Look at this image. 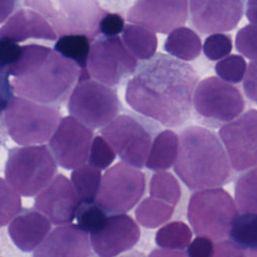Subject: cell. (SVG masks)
<instances>
[{
  "mask_svg": "<svg viewBox=\"0 0 257 257\" xmlns=\"http://www.w3.org/2000/svg\"><path fill=\"white\" fill-rule=\"evenodd\" d=\"M107 217L106 211L96 202L81 203L76 213L77 225L87 233H93L101 229Z\"/></svg>",
  "mask_w": 257,
  "mask_h": 257,
  "instance_id": "obj_33",
  "label": "cell"
},
{
  "mask_svg": "<svg viewBox=\"0 0 257 257\" xmlns=\"http://www.w3.org/2000/svg\"><path fill=\"white\" fill-rule=\"evenodd\" d=\"M149 257H188L187 253H184L181 250H173V249H154Z\"/></svg>",
  "mask_w": 257,
  "mask_h": 257,
  "instance_id": "obj_44",
  "label": "cell"
},
{
  "mask_svg": "<svg viewBox=\"0 0 257 257\" xmlns=\"http://www.w3.org/2000/svg\"><path fill=\"white\" fill-rule=\"evenodd\" d=\"M100 182V170L90 164H84L71 173V183L81 203L95 202Z\"/></svg>",
  "mask_w": 257,
  "mask_h": 257,
  "instance_id": "obj_26",
  "label": "cell"
},
{
  "mask_svg": "<svg viewBox=\"0 0 257 257\" xmlns=\"http://www.w3.org/2000/svg\"><path fill=\"white\" fill-rule=\"evenodd\" d=\"M141 231L132 217L124 213L107 217L103 227L90 233V244L99 257H116L131 250L140 240Z\"/></svg>",
  "mask_w": 257,
  "mask_h": 257,
  "instance_id": "obj_18",
  "label": "cell"
},
{
  "mask_svg": "<svg viewBox=\"0 0 257 257\" xmlns=\"http://www.w3.org/2000/svg\"><path fill=\"white\" fill-rule=\"evenodd\" d=\"M160 132L156 120L131 112L117 115L100 131L118 157L138 169L146 166L153 141Z\"/></svg>",
  "mask_w": 257,
  "mask_h": 257,
  "instance_id": "obj_5",
  "label": "cell"
},
{
  "mask_svg": "<svg viewBox=\"0 0 257 257\" xmlns=\"http://www.w3.org/2000/svg\"><path fill=\"white\" fill-rule=\"evenodd\" d=\"M92 130L74 118H61L49 140V150L56 163L66 170H74L88 160L92 143Z\"/></svg>",
  "mask_w": 257,
  "mask_h": 257,
  "instance_id": "obj_14",
  "label": "cell"
},
{
  "mask_svg": "<svg viewBox=\"0 0 257 257\" xmlns=\"http://www.w3.org/2000/svg\"><path fill=\"white\" fill-rule=\"evenodd\" d=\"M41 14L56 34H83L93 38L103 15L97 0H24Z\"/></svg>",
  "mask_w": 257,
  "mask_h": 257,
  "instance_id": "obj_8",
  "label": "cell"
},
{
  "mask_svg": "<svg viewBox=\"0 0 257 257\" xmlns=\"http://www.w3.org/2000/svg\"><path fill=\"white\" fill-rule=\"evenodd\" d=\"M229 236L244 250L257 248V214H238L232 224Z\"/></svg>",
  "mask_w": 257,
  "mask_h": 257,
  "instance_id": "obj_30",
  "label": "cell"
},
{
  "mask_svg": "<svg viewBox=\"0 0 257 257\" xmlns=\"http://www.w3.org/2000/svg\"><path fill=\"white\" fill-rule=\"evenodd\" d=\"M247 65L243 56L231 54L216 63L215 71L221 79L229 83H239L245 76Z\"/></svg>",
  "mask_w": 257,
  "mask_h": 257,
  "instance_id": "obj_34",
  "label": "cell"
},
{
  "mask_svg": "<svg viewBox=\"0 0 257 257\" xmlns=\"http://www.w3.org/2000/svg\"><path fill=\"white\" fill-rule=\"evenodd\" d=\"M54 49L73 60L81 69L80 77H89L87 61L90 52V39L83 34H66L59 37Z\"/></svg>",
  "mask_w": 257,
  "mask_h": 257,
  "instance_id": "obj_25",
  "label": "cell"
},
{
  "mask_svg": "<svg viewBox=\"0 0 257 257\" xmlns=\"http://www.w3.org/2000/svg\"><path fill=\"white\" fill-rule=\"evenodd\" d=\"M90 246L88 233L78 225L69 223L50 231L32 257H88Z\"/></svg>",
  "mask_w": 257,
  "mask_h": 257,
  "instance_id": "obj_19",
  "label": "cell"
},
{
  "mask_svg": "<svg viewBox=\"0 0 257 257\" xmlns=\"http://www.w3.org/2000/svg\"><path fill=\"white\" fill-rule=\"evenodd\" d=\"M189 0H137L126 20L154 32L168 34L188 19Z\"/></svg>",
  "mask_w": 257,
  "mask_h": 257,
  "instance_id": "obj_15",
  "label": "cell"
},
{
  "mask_svg": "<svg viewBox=\"0 0 257 257\" xmlns=\"http://www.w3.org/2000/svg\"><path fill=\"white\" fill-rule=\"evenodd\" d=\"M115 91L99 81H78L68 98L67 108L71 116L91 130L108 124L120 110Z\"/></svg>",
  "mask_w": 257,
  "mask_h": 257,
  "instance_id": "obj_10",
  "label": "cell"
},
{
  "mask_svg": "<svg viewBox=\"0 0 257 257\" xmlns=\"http://www.w3.org/2000/svg\"><path fill=\"white\" fill-rule=\"evenodd\" d=\"M57 34L50 23L38 12L20 9L0 28V38L23 42L28 38L55 40Z\"/></svg>",
  "mask_w": 257,
  "mask_h": 257,
  "instance_id": "obj_21",
  "label": "cell"
},
{
  "mask_svg": "<svg viewBox=\"0 0 257 257\" xmlns=\"http://www.w3.org/2000/svg\"><path fill=\"white\" fill-rule=\"evenodd\" d=\"M124 26V19L116 13H106L99 21V31L107 37L117 36Z\"/></svg>",
  "mask_w": 257,
  "mask_h": 257,
  "instance_id": "obj_38",
  "label": "cell"
},
{
  "mask_svg": "<svg viewBox=\"0 0 257 257\" xmlns=\"http://www.w3.org/2000/svg\"><path fill=\"white\" fill-rule=\"evenodd\" d=\"M243 89L247 97L257 103V59L251 60L247 65L243 78Z\"/></svg>",
  "mask_w": 257,
  "mask_h": 257,
  "instance_id": "obj_41",
  "label": "cell"
},
{
  "mask_svg": "<svg viewBox=\"0 0 257 257\" xmlns=\"http://www.w3.org/2000/svg\"><path fill=\"white\" fill-rule=\"evenodd\" d=\"M164 49L178 59L191 61L200 55L203 46L199 35L193 29L180 26L169 33Z\"/></svg>",
  "mask_w": 257,
  "mask_h": 257,
  "instance_id": "obj_23",
  "label": "cell"
},
{
  "mask_svg": "<svg viewBox=\"0 0 257 257\" xmlns=\"http://www.w3.org/2000/svg\"><path fill=\"white\" fill-rule=\"evenodd\" d=\"M219 137L233 170L243 172L257 167V109H249L222 125Z\"/></svg>",
  "mask_w": 257,
  "mask_h": 257,
  "instance_id": "obj_13",
  "label": "cell"
},
{
  "mask_svg": "<svg viewBox=\"0 0 257 257\" xmlns=\"http://www.w3.org/2000/svg\"><path fill=\"white\" fill-rule=\"evenodd\" d=\"M178 151V135L172 130L161 131L153 141L146 167L156 172L168 170L175 165Z\"/></svg>",
  "mask_w": 257,
  "mask_h": 257,
  "instance_id": "obj_22",
  "label": "cell"
},
{
  "mask_svg": "<svg viewBox=\"0 0 257 257\" xmlns=\"http://www.w3.org/2000/svg\"><path fill=\"white\" fill-rule=\"evenodd\" d=\"M174 170L191 190L217 188L232 179L227 152L209 128L191 125L179 136V151Z\"/></svg>",
  "mask_w": 257,
  "mask_h": 257,
  "instance_id": "obj_2",
  "label": "cell"
},
{
  "mask_svg": "<svg viewBox=\"0 0 257 257\" xmlns=\"http://www.w3.org/2000/svg\"><path fill=\"white\" fill-rule=\"evenodd\" d=\"M80 67L55 49L13 77L12 87L21 97L44 104H60L70 95L80 75Z\"/></svg>",
  "mask_w": 257,
  "mask_h": 257,
  "instance_id": "obj_3",
  "label": "cell"
},
{
  "mask_svg": "<svg viewBox=\"0 0 257 257\" xmlns=\"http://www.w3.org/2000/svg\"><path fill=\"white\" fill-rule=\"evenodd\" d=\"M80 204L71 181L58 174L36 195L34 207L52 224L64 225L73 221Z\"/></svg>",
  "mask_w": 257,
  "mask_h": 257,
  "instance_id": "obj_17",
  "label": "cell"
},
{
  "mask_svg": "<svg viewBox=\"0 0 257 257\" xmlns=\"http://www.w3.org/2000/svg\"><path fill=\"white\" fill-rule=\"evenodd\" d=\"M145 189L144 173L123 161L118 162L101 177L95 202L108 213H126L139 203Z\"/></svg>",
  "mask_w": 257,
  "mask_h": 257,
  "instance_id": "obj_11",
  "label": "cell"
},
{
  "mask_svg": "<svg viewBox=\"0 0 257 257\" xmlns=\"http://www.w3.org/2000/svg\"><path fill=\"white\" fill-rule=\"evenodd\" d=\"M213 240L203 236H197L187 247L188 257H213Z\"/></svg>",
  "mask_w": 257,
  "mask_h": 257,
  "instance_id": "obj_40",
  "label": "cell"
},
{
  "mask_svg": "<svg viewBox=\"0 0 257 257\" xmlns=\"http://www.w3.org/2000/svg\"><path fill=\"white\" fill-rule=\"evenodd\" d=\"M60 120L56 107L21 96H14L3 114V124L9 137L21 146L49 141Z\"/></svg>",
  "mask_w": 257,
  "mask_h": 257,
  "instance_id": "obj_4",
  "label": "cell"
},
{
  "mask_svg": "<svg viewBox=\"0 0 257 257\" xmlns=\"http://www.w3.org/2000/svg\"><path fill=\"white\" fill-rule=\"evenodd\" d=\"M199 76L188 63L158 53L137 67L125 89L127 104L139 113L169 127L191 116Z\"/></svg>",
  "mask_w": 257,
  "mask_h": 257,
  "instance_id": "obj_1",
  "label": "cell"
},
{
  "mask_svg": "<svg viewBox=\"0 0 257 257\" xmlns=\"http://www.w3.org/2000/svg\"><path fill=\"white\" fill-rule=\"evenodd\" d=\"M20 196L7 180L0 178V227L11 222L22 211Z\"/></svg>",
  "mask_w": 257,
  "mask_h": 257,
  "instance_id": "obj_32",
  "label": "cell"
},
{
  "mask_svg": "<svg viewBox=\"0 0 257 257\" xmlns=\"http://www.w3.org/2000/svg\"><path fill=\"white\" fill-rule=\"evenodd\" d=\"M16 3L17 0H0V24L11 15Z\"/></svg>",
  "mask_w": 257,
  "mask_h": 257,
  "instance_id": "obj_43",
  "label": "cell"
},
{
  "mask_svg": "<svg viewBox=\"0 0 257 257\" xmlns=\"http://www.w3.org/2000/svg\"><path fill=\"white\" fill-rule=\"evenodd\" d=\"M11 99H12V98L9 97L8 95H6V94L0 92V114H1L3 111H5V109L7 108V106H8V104H9V102H10Z\"/></svg>",
  "mask_w": 257,
  "mask_h": 257,
  "instance_id": "obj_46",
  "label": "cell"
},
{
  "mask_svg": "<svg viewBox=\"0 0 257 257\" xmlns=\"http://www.w3.org/2000/svg\"><path fill=\"white\" fill-rule=\"evenodd\" d=\"M246 257H257V248L246 250Z\"/></svg>",
  "mask_w": 257,
  "mask_h": 257,
  "instance_id": "obj_48",
  "label": "cell"
},
{
  "mask_svg": "<svg viewBox=\"0 0 257 257\" xmlns=\"http://www.w3.org/2000/svg\"><path fill=\"white\" fill-rule=\"evenodd\" d=\"M116 153L102 136H96L92 140L88 156V164L101 170L108 168L115 160Z\"/></svg>",
  "mask_w": 257,
  "mask_h": 257,
  "instance_id": "obj_35",
  "label": "cell"
},
{
  "mask_svg": "<svg viewBox=\"0 0 257 257\" xmlns=\"http://www.w3.org/2000/svg\"><path fill=\"white\" fill-rule=\"evenodd\" d=\"M213 257H246V250L232 240H221L215 245Z\"/></svg>",
  "mask_w": 257,
  "mask_h": 257,
  "instance_id": "obj_42",
  "label": "cell"
},
{
  "mask_svg": "<svg viewBox=\"0 0 257 257\" xmlns=\"http://www.w3.org/2000/svg\"><path fill=\"white\" fill-rule=\"evenodd\" d=\"M192 240L190 227L181 221H174L166 224L158 230L155 241L161 248L184 250Z\"/></svg>",
  "mask_w": 257,
  "mask_h": 257,
  "instance_id": "obj_29",
  "label": "cell"
},
{
  "mask_svg": "<svg viewBox=\"0 0 257 257\" xmlns=\"http://www.w3.org/2000/svg\"><path fill=\"white\" fill-rule=\"evenodd\" d=\"M138 67L137 58L117 36H104L90 46L87 61L89 75L108 86L120 83L133 75Z\"/></svg>",
  "mask_w": 257,
  "mask_h": 257,
  "instance_id": "obj_12",
  "label": "cell"
},
{
  "mask_svg": "<svg viewBox=\"0 0 257 257\" xmlns=\"http://www.w3.org/2000/svg\"><path fill=\"white\" fill-rule=\"evenodd\" d=\"M190 21L202 34L233 30L243 16L242 0H189Z\"/></svg>",
  "mask_w": 257,
  "mask_h": 257,
  "instance_id": "obj_16",
  "label": "cell"
},
{
  "mask_svg": "<svg viewBox=\"0 0 257 257\" xmlns=\"http://www.w3.org/2000/svg\"><path fill=\"white\" fill-rule=\"evenodd\" d=\"M235 204L240 213L257 214V167L249 169L237 179Z\"/></svg>",
  "mask_w": 257,
  "mask_h": 257,
  "instance_id": "obj_28",
  "label": "cell"
},
{
  "mask_svg": "<svg viewBox=\"0 0 257 257\" xmlns=\"http://www.w3.org/2000/svg\"><path fill=\"white\" fill-rule=\"evenodd\" d=\"M174 207L163 200L151 196L143 200L137 207L135 211L136 219L142 226L154 229L169 221L174 213Z\"/></svg>",
  "mask_w": 257,
  "mask_h": 257,
  "instance_id": "obj_27",
  "label": "cell"
},
{
  "mask_svg": "<svg viewBox=\"0 0 257 257\" xmlns=\"http://www.w3.org/2000/svg\"><path fill=\"white\" fill-rule=\"evenodd\" d=\"M193 106L201 122L217 128L237 118L245 100L237 87L218 76H209L197 83Z\"/></svg>",
  "mask_w": 257,
  "mask_h": 257,
  "instance_id": "obj_9",
  "label": "cell"
},
{
  "mask_svg": "<svg viewBox=\"0 0 257 257\" xmlns=\"http://www.w3.org/2000/svg\"><path fill=\"white\" fill-rule=\"evenodd\" d=\"M233 48L232 37L225 33L210 34L203 44L205 56L212 61L220 60L230 54Z\"/></svg>",
  "mask_w": 257,
  "mask_h": 257,
  "instance_id": "obj_36",
  "label": "cell"
},
{
  "mask_svg": "<svg viewBox=\"0 0 257 257\" xmlns=\"http://www.w3.org/2000/svg\"><path fill=\"white\" fill-rule=\"evenodd\" d=\"M150 195L176 206L182 196L181 186L176 177L167 171H158L150 181Z\"/></svg>",
  "mask_w": 257,
  "mask_h": 257,
  "instance_id": "obj_31",
  "label": "cell"
},
{
  "mask_svg": "<svg viewBox=\"0 0 257 257\" xmlns=\"http://www.w3.org/2000/svg\"><path fill=\"white\" fill-rule=\"evenodd\" d=\"M21 46L10 39L0 38V67L8 69L19 57Z\"/></svg>",
  "mask_w": 257,
  "mask_h": 257,
  "instance_id": "obj_39",
  "label": "cell"
},
{
  "mask_svg": "<svg viewBox=\"0 0 257 257\" xmlns=\"http://www.w3.org/2000/svg\"><path fill=\"white\" fill-rule=\"evenodd\" d=\"M120 257H146L144 253L142 252H139V251H133L131 253H127V254H124Z\"/></svg>",
  "mask_w": 257,
  "mask_h": 257,
  "instance_id": "obj_47",
  "label": "cell"
},
{
  "mask_svg": "<svg viewBox=\"0 0 257 257\" xmlns=\"http://www.w3.org/2000/svg\"><path fill=\"white\" fill-rule=\"evenodd\" d=\"M245 15L250 23L257 24V0L247 1Z\"/></svg>",
  "mask_w": 257,
  "mask_h": 257,
  "instance_id": "obj_45",
  "label": "cell"
},
{
  "mask_svg": "<svg viewBox=\"0 0 257 257\" xmlns=\"http://www.w3.org/2000/svg\"><path fill=\"white\" fill-rule=\"evenodd\" d=\"M56 172L57 163L46 146L13 148L8 153L5 177L21 196L37 195L51 182Z\"/></svg>",
  "mask_w": 257,
  "mask_h": 257,
  "instance_id": "obj_7",
  "label": "cell"
},
{
  "mask_svg": "<svg viewBox=\"0 0 257 257\" xmlns=\"http://www.w3.org/2000/svg\"><path fill=\"white\" fill-rule=\"evenodd\" d=\"M238 209L231 195L217 187L196 191L188 204V220L197 236L221 241L229 236Z\"/></svg>",
  "mask_w": 257,
  "mask_h": 257,
  "instance_id": "obj_6",
  "label": "cell"
},
{
  "mask_svg": "<svg viewBox=\"0 0 257 257\" xmlns=\"http://www.w3.org/2000/svg\"><path fill=\"white\" fill-rule=\"evenodd\" d=\"M235 47L248 59H257V24H247L236 33Z\"/></svg>",
  "mask_w": 257,
  "mask_h": 257,
  "instance_id": "obj_37",
  "label": "cell"
},
{
  "mask_svg": "<svg viewBox=\"0 0 257 257\" xmlns=\"http://www.w3.org/2000/svg\"><path fill=\"white\" fill-rule=\"evenodd\" d=\"M121 39L130 53L138 59L148 60L156 54L158 38L154 31L143 25H125Z\"/></svg>",
  "mask_w": 257,
  "mask_h": 257,
  "instance_id": "obj_24",
  "label": "cell"
},
{
  "mask_svg": "<svg viewBox=\"0 0 257 257\" xmlns=\"http://www.w3.org/2000/svg\"><path fill=\"white\" fill-rule=\"evenodd\" d=\"M51 229L48 218L36 209H23L10 223L8 233L15 246L23 252L34 251Z\"/></svg>",
  "mask_w": 257,
  "mask_h": 257,
  "instance_id": "obj_20",
  "label": "cell"
}]
</instances>
